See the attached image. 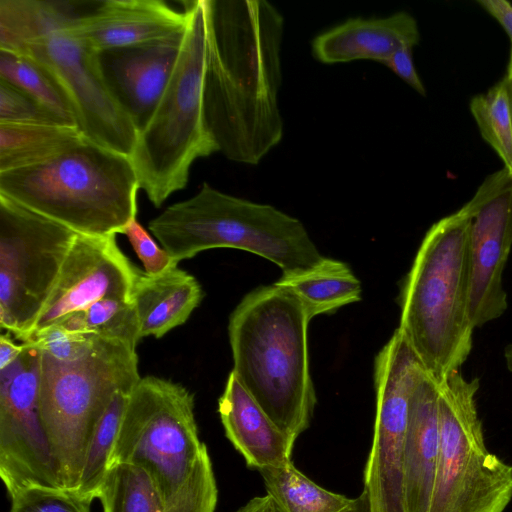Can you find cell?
<instances>
[{"label": "cell", "instance_id": "cell-20", "mask_svg": "<svg viewBox=\"0 0 512 512\" xmlns=\"http://www.w3.org/2000/svg\"><path fill=\"white\" fill-rule=\"evenodd\" d=\"M227 438L257 469L291 463L295 440L280 430L231 371L218 401Z\"/></svg>", "mask_w": 512, "mask_h": 512}, {"label": "cell", "instance_id": "cell-10", "mask_svg": "<svg viewBox=\"0 0 512 512\" xmlns=\"http://www.w3.org/2000/svg\"><path fill=\"white\" fill-rule=\"evenodd\" d=\"M479 379L460 370L439 384V459L430 512H504L512 466L485 445L476 406Z\"/></svg>", "mask_w": 512, "mask_h": 512}, {"label": "cell", "instance_id": "cell-15", "mask_svg": "<svg viewBox=\"0 0 512 512\" xmlns=\"http://www.w3.org/2000/svg\"><path fill=\"white\" fill-rule=\"evenodd\" d=\"M138 272L118 247L115 234H77L31 337L99 300L131 299Z\"/></svg>", "mask_w": 512, "mask_h": 512}, {"label": "cell", "instance_id": "cell-5", "mask_svg": "<svg viewBox=\"0 0 512 512\" xmlns=\"http://www.w3.org/2000/svg\"><path fill=\"white\" fill-rule=\"evenodd\" d=\"M139 181L129 156L85 137L34 166L0 173V194L78 234L122 233L137 217Z\"/></svg>", "mask_w": 512, "mask_h": 512}, {"label": "cell", "instance_id": "cell-25", "mask_svg": "<svg viewBox=\"0 0 512 512\" xmlns=\"http://www.w3.org/2000/svg\"><path fill=\"white\" fill-rule=\"evenodd\" d=\"M0 79L29 95L62 125L77 128L74 110L64 91L54 77L31 57L0 49Z\"/></svg>", "mask_w": 512, "mask_h": 512}, {"label": "cell", "instance_id": "cell-28", "mask_svg": "<svg viewBox=\"0 0 512 512\" xmlns=\"http://www.w3.org/2000/svg\"><path fill=\"white\" fill-rule=\"evenodd\" d=\"M470 110L483 139L512 174V80L508 77L472 98Z\"/></svg>", "mask_w": 512, "mask_h": 512}, {"label": "cell", "instance_id": "cell-38", "mask_svg": "<svg viewBox=\"0 0 512 512\" xmlns=\"http://www.w3.org/2000/svg\"><path fill=\"white\" fill-rule=\"evenodd\" d=\"M504 358L508 370L512 373V343L506 346L504 350Z\"/></svg>", "mask_w": 512, "mask_h": 512}, {"label": "cell", "instance_id": "cell-29", "mask_svg": "<svg viewBox=\"0 0 512 512\" xmlns=\"http://www.w3.org/2000/svg\"><path fill=\"white\" fill-rule=\"evenodd\" d=\"M130 392L119 390L114 394L88 443L76 490L93 500L108 469Z\"/></svg>", "mask_w": 512, "mask_h": 512}, {"label": "cell", "instance_id": "cell-39", "mask_svg": "<svg viewBox=\"0 0 512 512\" xmlns=\"http://www.w3.org/2000/svg\"><path fill=\"white\" fill-rule=\"evenodd\" d=\"M506 77H508L510 80H512V49L510 52V58H509V62H508Z\"/></svg>", "mask_w": 512, "mask_h": 512}, {"label": "cell", "instance_id": "cell-2", "mask_svg": "<svg viewBox=\"0 0 512 512\" xmlns=\"http://www.w3.org/2000/svg\"><path fill=\"white\" fill-rule=\"evenodd\" d=\"M301 301L275 283L248 293L228 323L233 372L277 427L296 438L309 426L316 395Z\"/></svg>", "mask_w": 512, "mask_h": 512}, {"label": "cell", "instance_id": "cell-17", "mask_svg": "<svg viewBox=\"0 0 512 512\" xmlns=\"http://www.w3.org/2000/svg\"><path fill=\"white\" fill-rule=\"evenodd\" d=\"M187 24L185 6L184 11H177L161 0H102L88 1L75 28L101 52L160 39Z\"/></svg>", "mask_w": 512, "mask_h": 512}, {"label": "cell", "instance_id": "cell-19", "mask_svg": "<svg viewBox=\"0 0 512 512\" xmlns=\"http://www.w3.org/2000/svg\"><path fill=\"white\" fill-rule=\"evenodd\" d=\"M420 41L415 18L405 11L383 18H350L312 41L314 57L324 64L374 60L385 64L397 50Z\"/></svg>", "mask_w": 512, "mask_h": 512}, {"label": "cell", "instance_id": "cell-13", "mask_svg": "<svg viewBox=\"0 0 512 512\" xmlns=\"http://www.w3.org/2000/svg\"><path fill=\"white\" fill-rule=\"evenodd\" d=\"M23 344L0 370V477L9 496L31 485L63 487L39 410L40 351Z\"/></svg>", "mask_w": 512, "mask_h": 512}, {"label": "cell", "instance_id": "cell-18", "mask_svg": "<svg viewBox=\"0 0 512 512\" xmlns=\"http://www.w3.org/2000/svg\"><path fill=\"white\" fill-rule=\"evenodd\" d=\"M439 384L427 373L409 405L404 454L406 512H430L439 459Z\"/></svg>", "mask_w": 512, "mask_h": 512}, {"label": "cell", "instance_id": "cell-27", "mask_svg": "<svg viewBox=\"0 0 512 512\" xmlns=\"http://www.w3.org/2000/svg\"><path fill=\"white\" fill-rule=\"evenodd\" d=\"M57 325L83 334L124 342L136 349L140 323L131 299L105 298L71 313Z\"/></svg>", "mask_w": 512, "mask_h": 512}, {"label": "cell", "instance_id": "cell-31", "mask_svg": "<svg viewBox=\"0 0 512 512\" xmlns=\"http://www.w3.org/2000/svg\"><path fill=\"white\" fill-rule=\"evenodd\" d=\"M95 338V335L72 332L55 324L36 332L28 341L50 357L70 362L85 356L92 349Z\"/></svg>", "mask_w": 512, "mask_h": 512}, {"label": "cell", "instance_id": "cell-33", "mask_svg": "<svg viewBox=\"0 0 512 512\" xmlns=\"http://www.w3.org/2000/svg\"><path fill=\"white\" fill-rule=\"evenodd\" d=\"M126 235L136 255L148 275H158L178 266L170 255L152 239L149 233L137 221L132 220L122 231Z\"/></svg>", "mask_w": 512, "mask_h": 512}, {"label": "cell", "instance_id": "cell-30", "mask_svg": "<svg viewBox=\"0 0 512 512\" xmlns=\"http://www.w3.org/2000/svg\"><path fill=\"white\" fill-rule=\"evenodd\" d=\"M9 512H91L93 499L76 489L31 485L15 492Z\"/></svg>", "mask_w": 512, "mask_h": 512}, {"label": "cell", "instance_id": "cell-4", "mask_svg": "<svg viewBox=\"0 0 512 512\" xmlns=\"http://www.w3.org/2000/svg\"><path fill=\"white\" fill-rule=\"evenodd\" d=\"M470 225L463 208L434 223L400 293L398 329L438 384L460 370L472 350Z\"/></svg>", "mask_w": 512, "mask_h": 512}, {"label": "cell", "instance_id": "cell-11", "mask_svg": "<svg viewBox=\"0 0 512 512\" xmlns=\"http://www.w3.org/2000/svg\"><path fill=\"white\" fill-rule=\"evenodd\" d=\"M78 233L0 194V326L31 338Z\"/></svg>", "mask_w": 512, "mask_h": 512}, {"label": "cell", "instance_id": "cell-24", "mask_svg": "<svg viewBox=\"0 0 512 512\" xmlns=\"http://www.w3.org/2000/svg\"><path fill=\"white\" fill-rule=\"evenodd\" d=\"M266 490L282 512H342L353 499L327 491L311 481L293 463L258 469Z\"/></svg>", "mask_w": 512, "mask_h": 512}, {"label": "cell", "instance_id": "cell-14", "mask_svg": "<svg viewBox=\"0 0 512 512\" xmlns=\"http://www.w3.org/2000/svg\"><path fill=\"white\" fill-rule=\"evenodd\" d=\"M462 208L471 221L469 314L479 328L508 306L503 272L512 248V174L503 167L489 175Z\"/></svg>", "mask_w": 512, "mask_h": 512}, {"label": "cell", "instance_id": "cell-1", "mask_svg": "<svg viewBox=\"0 0 512 512\" xmlns=\"http://www.w3.org/2000/svg\"><path fill=\"white\" fill-rule=\"evenodd\" d=\"M207 131L227 159L257 165L283 137L284 19L265 0H203Z\"/></svg>", "mask_w": 512, "mask_h": 512}, {"label": "cell", "instance_id": "cell-6", "mask_svg": "<svg viewBox=\"0 0 512 512\" xmlns=\"http://www.w3.org/2000/svg\"><path fill=\"white\" fill-rule=\"evenodd\" d=\"M148 227L176 264L205 250L235 248L273 262L282 276H292L325 259L297 218L208 183L193 197L167 207Z\"/></svg>", "mask_w": 512, "mask_h": 512}, {"label": "cell", "instance_id": "cell-32", "mask_svg": "<svg viewBox=\"0 0 512 512\" xmlns=\"http://www.w3.org/2000/svg\"><path fill=\"white\" fill-rule=\"evenodd\" d=\"M0 123L62 125L33 98L1 79Z\"/></svg>", "mask_w": 512, "mask_h": 512}, {"label": "cell", "instance_id": "cell-8", "mask_svg": "<svg viewBox=\"0 0 512 512\" xmlns=\"http://www.w3.org/2000/svg\"><path fill=\"white\" fill-rule=\"evenodd\" d=\"M140 378L136 349L121 341L96 336L70 362L40 351L39 410L63 487L77 488L97 422L114 394L132 391Z\"/></svg>", "mask_w": 512, "mask_h": 512}, {"label": "cell", "instance_id": "cell-16", "mask_svg": "<svg viewBox=\"0 0 512 512\" xmlns=\"http://www.w3.org/2000/svg\"><path fill=\"white\" fill-rule=\"evenodd\" d=\"M186 28L160 39L98 54L109 90L131 118L137 132L150 120L169 82L182 50Z\"/></svg>", "mask_w": 512, "mask_h": 512}, {"label": "cell", "instance_id": "cell-37", "mask_svg": "<svg viewBox=\"0 0 512 512\" xmlns=\"http://www.w3.org/2000/svg\"><path fill=\"white\" fill-rule=\"evenodd\" d=\"M342 512H371L370 500L367 490L364 488L360 496H358L356 499H353L351 505Z\"/></svg>", "mask_w": 512, "mask_h": 512}, {"label": "cell", "instance_id": "cell-26", "mask_svg": "<svg viewBox=\"0 0 512 512\" xmlns=\"http://www.w3.org/2000/svg\"><path fill=\"white\" fill-rule=\"evenodd\" d=\"M96 498L103 512H165L150 475L131 463H111Z\"/></svg>", "mask_w": 512, "mask_h": 512}, {"label": "cell", "instance_id": "cell-7", "mask_svg": "<svg viewBox=\"0 0 512 512\" xmlns=\"http://www.w3.org/2000/svg\"><path fill=\"white\" fill-rule=\"evenodd\" d=\"M183 4L188 24L181 53L130 156L139 187L155 207L186 187L190 168L198 158L218 152L203 110L207 42L203 0Z\"/></svg>", "mask_w": 512, "mask_h": 512}, {"label": "cell", "instance_id": "cell-22", "mask_svg": "<svg viewBox=\"0 0 512 512\" xmlns=\"http://www.w3.org/2000/svg\"><path fill=\"white\" fill-rule=\"evenodd\" d=\"M276 285L292 292L308 316L330 313L361 299V283L344 262L326 258L315 268L282 276Z\"/></svg>", "mask_w": 512, "mask_h": 512}, {"label": "cell", "instance_id": "cell-12", "mask_svg": "<svg viewBox=\"0 0 512 512\" xmlns=\"http://www.w3.org/2000/svg\"><path fill=\"white\" fill-rule=\"evenodd\" d=\"M425 374L417 354L396 329L375 358L376 420L364 478L371 512H406L404 454L409 405Z\"/></svg>", "mask_w": 512, "mask_h": 512}, {"label": "cell", "instance_id": "cell-9", "mask_svg": "<svg viewBox=\"0 0 512 512\" xmlns=\"http://www.w3.org/2000/svg\"><path fill=\"white\" fill-rule=\"evenodd\" d=\"M86 4L36 0L29 40L14 52L31 57L54 77L74 110L83 137L130 157L137 129L104 80L99 52L75 28Z\"/></svg>", "mask_w": 512, "mask_h": 512}, {"label": "cell", "instance_id": "cell-35", "mask_svg": "<svg viewBox=\"0 0 512 512\" xmlns=\"http://www.w3.org/2000/svg\"><path fill=\"white\" fill-rule=\"evenodd\" d=\"M478 4L499 22L510 38L512 49V5L505 0H479Z\"/></svg>", "mask_w": 512, "mask_h": 512}, {"label": "cell", "instance_id": "cell-36", "mask_svg": "<svg viewBox=\"0 0 512 512\" xmlns=\"http://www.w3.org/2000/svg\"><path fill=\"white\" fill-rule=\"evenodd\" d=\"M24 344H16L10 338V333L0 336V370L13 363L23 352Z\"/></svg>", "mask_w": 512, "mask_h": 512}, {"label": "cell", "instance_id": "cell-23", "mask_svg": "<svg viewBox=\"0 0 512 512\" xmlns=\"http://www.w3.org/2000/svg\"><path fill=\"white\" fill-rule=\"evenodd\" d=\"M82 137L76 127L0 123V173L40 164Z\"/></svg>", "mask_w": 512, "mask_h": 512}, {"label": "cell", "instance_id": "cell-34", "mask_svg": "<svg viewBox=\"0 0 512 512\" xmlns=\"http://www.w3.org/2000/svg\"><path fill=\"white\" fill-rule=\"evenodd\" d=\"M412 50V47L400 48L393 53L384 65L416 92L425 96L426 90L414 66Z\"/></svg>", "mask_w": 512, "mask_h": 512}, {"label": "cell", "instance_id": "cell-3", "mask_svg": "<svg viewBox=\"0 0 512 512\" xmlns=\"http://www.w3.org/2000/svg\"><path fill=\"white\" fill-rule=\"evenodd\" d=\"M115 462L145 469L165 512H215L212 463L198 435L194 396L183 385L140 378L129 394L109 465Z\"/></svg>", "mask_w": 512, "mask_h": 512}, {"label": "cell", "instance_id": "cell-21", "mask_svg": "<svg viewBox=\"0 0 512 512\" xmlns=\"http://www.w3.org/2000/svg\"><path fill=\"white\" fill-rule=\"evenodd\" d=\"M202 298L197 279L178 266L158 275H148L139 269L131 300L139 318L141 339L161 338L184 324Z\"/></svg>", "mask_w": 512, "mask_h": 512}]
</instances>
